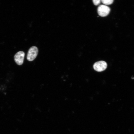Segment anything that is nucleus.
<instances>
[{"instance_id":"1","label":"nucleus","mask_w":134,"mask_h":134,"mask_svg":"<svg viewBox=\"0 0 134 134\" xmlns=\"http://www.w3.org/2000/svg\"><path fill=\"white\" fill-rule=\"evenodd\" d=\"M38 50L37 47L33 46L31 47L28 52L27 59L29 61H32L36 58L38 53Z\"/></svg>"},{"instance_id":"2","label":"nucleus","mask_w":134,"mask_h":134,"mask_svg":"<svg viewBox=\"0 0 134 134\" xmlns=\"http://www.w3.org/2000/svg\"><path fill=\"white\" fill-rule=\"evenodd\" d=\"M110 11V9L107 6L104 5H101L98 7V13L101 17H105L107 15Z\"/></svg>"},{"instance_id":"3","label":"nucleus","mask_w":134,"mask_h":134,"mask_svg":"<svg viewBox=\"0 0 134 134\" xmlns=\"http://www.w3.org/2000/svg\"><path fill=\"white\" fill-rule=\"evenodd\" d=\"M106 63L103 61H100L95 63L93 65L94 69L96 71L100 72L105 70L106 68Z\"/></svg>"},{"instance_id":"4","label":"nucleus","mask_w":134,"mask_h":134,"mask_svg":"<svg viewBox=\"0 0 134 134\" xmlns=\"http://www.w3.org/2000/svg\"><path fill=\"white\" fill-rule=\"evenodd\" d=\"M25 55L24 53L22 51H19L15 54L14 59L17 64L20 65L23 64Z\"/></svg>"},{"instance_id":"5","label":"nucleus","mask_w":134,"mask_h":134,"mask_svg":"<svg viewBox=\"0 0 134 134\" xmlns=\"http://www.w3.org/2000/svg\"><path fill=\"white\" fill-rule=\"evenodd\" d=\"M102 2L105 5H109L112 4L113 1V0H101Z\"/></svg>"},{"instance_id":"6","label":"nucleus","mask_w":134,"mask_h":134,"mask_svg":"<svg viewBox=\"0 0 134 134\" xmlns=\"http://www.w3.org/2000/svg\"><path fill=\"white\" fill-rule=\"evenodd\" d=\"M93 3L95 5H97L100 3L101 0H93Z\"/></svg>"},{"instance_id":"7","label":"nucleus","mask_w":134,"mask_h":134,"mask_svg":"<svg viewBox=\"0 0 134 134\" xmlns=\"http://www.w3.org/2000/svg\"><path fill=\"white\" fill-rule=\"evenodd\" d=\"M132 78L133 79H134V77H133Z\"/></svg>"}]
</instances>
